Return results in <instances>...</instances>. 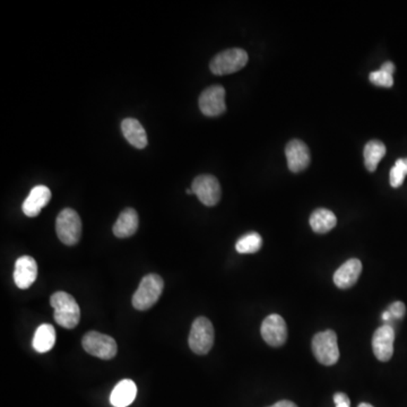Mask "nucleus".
<instances>
[{
  "instance_id": "a211bd4d",
  "label": "nucleus",
  "mask_w": 407,
  "mask_h": 407,
  "mask_svg": "<svg viewBox=\"0 0 407 407\" xmlns=\"http://www.w3.org/2000/svg\"><path fill=\"white\" fill-rule=\"evenodd\" d=\"M137 387L130 379H124L113 388L110 396L111 404L115 407H127L135 401Z\"/></svg>"
},
{
  "instance_id": "dca6fc26",
  "label": "nucleus",
  "mask_w": 407,
  "mask_h": 407,
  "mask_svg": "<svg viewBox=\"0 0 407 407\" xmlns=\"http://www.w3.org/2000/svg\"><path fill=\"white\" fill-rule=\"evenodd\" d=\"M138 214L134 208H126L119 215L118 220L113 226V233L117 238L124 239L129 238L137 231L138 228Z\"/></svg>"
},
{
  "instance_id": "cd10ccee",
  "label": "nucleus",
  "mask_w": 407,
  "mask_h": 407,
  "mask_svg": "<svg viewBox=\"0 0 407 407\" xmlns=\"http://www.w3.org/2000/svg\"><path fill=\"white\" fill-rule=\"evenodd\" d=\"M271 407H297V405L293 403V401H278L276 404L273 405Z\"/></svg>"
},
{
  "instance_id": "4be33fe9",
  "label": "nucleus",
  "mask_w": 407,
  "mask_h": 407,
  "mask_svg": "<svg viewBox=\"0 0 407 407\" xmlns=\"http://www.w3.org/2000/svg\"><path fill=\"white\" fill-rule=\"evenodd\" d=\"M261 245L263 239L259 234L257 232H250L238 240L235 249L239 254H254L261 248Z\"/></svg>"
},
{
  "instance_id": "aec40b11",
  "label": "nucleus",
  "mask_w": 407,
  "mask_h": 407,
  "mask_svg": "<svg viewBox=\"0 0 407 407\" xmlns=\"http://www.w3.org/2000/svg\"><path fill=\"white\" fill-rule=\"evenodd\" d=\"M56 330L52 325L44 323L38 327L33 337V349L39 353L49 352L55 347Z\"/></svg>"
},
{
  "instance_id": "c756f323",
  "label": "nucleus",
  "mask_w": 407,
  "mask_h": 407,
  "mask_svg": "<svg viewBox=\"0 0 407 407\" xmlns=\"http://www.w3.org/2000/svg\"><path fill=\"white\" fill-rule=\"evenodd\" d=\"M358 407H373V405L368 404V403H361Z\"/></svg>"
},
{
  "instance_id": "4468645a",
  "label": "nucleus",
  "mask_w": 407,
  "mask_h": 407,
  "mask_svg": "<svg viewBox=\"0 0 407 407\" xmlns=\"http://www.w3.org/2000/svg\"><path fill=\"white\" fill-rule=\"evenodd\" d=\"M51 200V191L46 186H37L33 188L29 196L24 200L23 213L26 217H35L42 211V208L48 205V202Z\"/></svg>"
},
{
  "instance_id": "bb28decb",
  "label": "nucleus",
  "mask_w": 407,
  "mask_h": 407,
  "mask_svg": "<svg viewBox=\"0 0 407 407\" xmlns=\"http://www.w3.org/2000/svg\"><path fill=\"white\" fill-rule=\"evenodd\" d=\"M395 65L393 63H390V61H386L382 67H380V70H385V72H389L393 75L394 72H395Z\"/></svg>"
},
{
  "instance_id": "412c9836",
  "label": "nucleus",
  "mask_w": 407,
  "mask_h": 407,
  "mask_svg": "<svg viewBox=\"0 0 407 407\" xmlns=\"http://www.w3.org/2000/svg\"><path fill=\"white\" fill-rule=\"evenodd\" d=\"M386 152H387L386 146L380 141L373 139L367 143V145L364 146L363 152L364 164L367 170L370 172H375L378 168L379 162L382 161L386 155Z\"/></svg>"
},
{
  "instance_id": "f03ea898",
  "label": "nucleus",
  "mask_w": 407,
  "mask_h": 407,
  "mask_svg": "<svg viewBox=\"0 0 407 407\" xmlns=\"http://www.w3.org/2000/svg\"><path fill=\"white\" fill-rule=\"evenodd\" d=\"M164 288V282L160 275L148 274L143 278L138 289L134 293L133 306L135 309H150L159 301Z\"/></svg>"
},
{
  "instance_id": "9b49d317",
  "label": "nucleus",
  "mask_w": 407,
  "mask_h": 407,
  "mask_svg": "<svg viewBox=\"0 0 407 407\" xmlns=\"http://www.w3.org/2000/svg\"><path fill=\"white\" fill-rule=\"evenodd\" d=\"M395 330L390 325H384L375 330L373 337V349L379 361H389L394 354Z\"/></svg>"
},
{
  "instance_id": "20e7f679",
  "label": "nucleus",
  "mask_w": 407,
  "mask_h": 407,
  "mask_svg": "<svg viewBox=\"0 0 407 407\" xmlns=\"http://www.w3.org/2000/svg\"><path fill=\"white\" fill-rule=\"evenodd\" d=\"M312 352L319 363L334 366L340 358L337 335L334 330L318 332L312 340Z\"/></svg>"
},
{
  "instance_id": "5701e85b",
  "label": "nucleus",
  "mask_w": 407,
  "mask_h": 407,
  "mask_svg": "<svg viewBox=\"0 0 407 407\" xmlns=\"http://www.w3.org/2000/svg\"><path fill=\"white\" fill-rule=\"evenodd\" d=\"M407 176V157L399 159L396 161L392 170H390L389 181L393 188H399L403 185L405 176Z\"/></svg>"
},
{
  "instance_id": "ddd939ff",
  "label": "nucleus",
  "mask_w": 407,
  "mask_h": 407,
  "mask_svg": "<svg viewBox=\"0 0 407 407\" xmlns=\"http://www.w3.org/2000/svg\"><path fill=\"white\" fill-rule=\"evenodd\" d=\"M38 278V264L34 258L23 256L15 264L14 280L18 289H29Z\"/></svg>"
},
{
  "instance_id": "9d476101",
  "label": "nucleus",
  "mask_w": 407,
  "mask_h": 407,
  "mask_svg": "<svg viewBox=\"0 0 407 407\" xmlns=\"http://www.w3.org/2000/svg\"><path fill=\"white\" fill-rule=\"evenodd\" d=\"M260 332L264 341L273 347H280L283 345L288 338V327L285 321L280 315L269 316L261 323Z\"/></svg>"
},
{
  "instance_id": "2eb2a0df",
  "label": "nucleus",
  "mask_w": 407,
  "mask_h": 407,
  "mask_svg": "<svg viewBox=\"0 0 407 407\" xmlns=\"http://www.w3.org/2000/svg\"><path fill=\"white\" fill-rule=\"evenodd\" d=\"M362 271V263L356 258L347 260L335 271L334 283L340 289H349L358 282Z\"/></svg>"
},
{
  "instance_id": "6e6552de",
  "label": "nucleus",
  "mask_w": 407,
  "mask_h": 407,
  "mask_svg": "<svg viewBox=\"0 0 407 407\" xmlns=\"http://www.w3.org/2000/svg\"><path fill=\"white\" fill-rule=\"evenodd\" d=\"M191 189L198 200L209 207L217 205L222 196L220 182L211 174H202L195 178Z\"/></svg>"
},
{
  "instance_id": "393cba45",
  "label": "nucleus",
  "mask_w": 407,
  "mask_h": 407,
  "mask_svg": "<svg viewBox=\"0 0 407 407\" xmlns=\"http://www.w3.org/2000/svg\"><path fill=\"white\" fill-rule=\"evenodd\" d=\"M388 311H389L392 317L396 318V319H401V318L404 317L405 312H406V306L401 301H397V302L390 304Z\"/></svg>"
},
{
  "instance_id": "0eeeda50",
  "label": "nucleus",
  "mask_w": 407,
  "mask_h": 407,
  "mask_svg": "<svg viewBox=\"0 0 407 407\" xmlns=\"http://www.w3.org/2000/svg\"><path fill=\"white\" fill-rule=\"evenodd\" d=\"M82 345L89 354L102 360H111L118 351L115 338L94 330L85 334Z\"/></svg>"
},
{
  "instance_id": "7c9ffc66",
  "label": "nucleus",
  "mask_w": 407,
  "mask_h": 407,
  "mask_svg": "<svg viewBox=\"0 0 407 407\" xmlns=\"http://www.w3.org/2000/svg\"><path fill=\"white\" fill-rule=\"evenodd\" d=\"M187 194L188 195H193V194H194V191H193V189H188Z\"/></svg>"
},
{
  "instance_id": "f3484780",
  "label": "nucleus",
  "mask_w": 407,
  "mask_h": 407,
  "mask_svg": "<svg viewBox=\"0 0 407 407\" xmlns=\"http://www.w3.org/2000/svg\"><path fill=\"white\" fill-rule=\"evenodd\" d=\"M122 130L124 138L127 139L128 143L133 145L134 148L139 150L146 148L148 135L138 120L134 118L124 119L122 122Z\"/></svg>"
},
{
  "instance_id": "a878e982",
  "label": "nucleus",
  "mask_w": 407,
  "mask_h": 407,
  "mask_svg": "<svg viewBox=\"0 0 407 407\" xmlns=\"http://www.w3.org/2000/svg\"><path fill=\"white\" fill-rule=\"evenodd\" d=\"M334 403L336 407H351V401L347 394L336 393L334 395Z\"/></svg>"
},
{
  "instance_id": "c85d7f7f",
  "label": "nucleus",
  "mask_w": 407,
  "mask_h": 407,
  "mask_svg": "<svg viewBox=\"0 0 407 407\" xmlns=\"http://www.w3.org/2000/svg\"><path fill=\"white\" fill-rule=\"evenodd\" d=\"M382 319H384L385 321H389L390 319H392V315H390L389 311H385L384 314H382Z\"/></svg>"
},
{
  "instance_id": "b1692460",
  "label": "nucleus",
  "mask_w": 407,
  "mask_h": 407,
  "mask_svg": "<svg viewBox=\"0 0 407 407\" xmlns=\"http://www.w3.org/2000/svg\"><path fill=\"white\" fill-rule=\"evenodd\" d=\"M369 79L373 84L377 85V86L392 87L394 85L393 75L382 70L371 72L369 75Z\"/></svg>"
},
{
  "instance_id": "f257e3e1",
  "label": "nucleus",
  "mask_w": 407,
  "mask_h": 407,
  "mask_svg": "<svg viewBox=\"0 0 407 407\" xmlns=\"http://www.w3.org/2000/svg\"><path fill=\"white\" fill-rule=\"evenodd\" d=\"M50 304L55 309L56 323L67 330L77 326L81 319V309L72 295L66 292H56L50 297Z\"/></svg>"
},
{
  "instance_id": "f8f14e48",
  "label": "nucleus",
  "mask_w": 407,
  "mask_h": 407,
  "mask_svg": "<svg viewBox=\"0 0 407 407\" xmlns=\"http://www.w3.org/2000/svg\"><path fill=\"white\" fill-rule=\"evenodd\" d=\"M286 160L290 170L295 174L306 170L310 164L309 148L300 139H292L285 148Z\"/></svg>"
},
{
  "instance_id": "6ab92c4d",
  "label": "nucleus",
  "mask_w": 407,
  "mask_h": 407,
  "mask_svg": "<svg viewBox=\"0 0 407 407\" xmlns=\"http://www.w3.org/2000/svg\"><path fill=\"white\" fill-rule=\"evenodd\" d=\"M336 224L335 214L326 208H318L310 217V226L316 233H327L335 228Z\"/></svg>"
},
{
  "instance_id": "423d86ee",
  "label": "nucleus",
  "mask_w": 407,
  "mask_h": 407,
  "mask_svg": "<svg viewBox=\"0 0 407 407\" xmlns=\"http://www.w3.org/2000/svg\"><path fill=\"white\" fill-rule=\"evenodd\" d=\"M248 63V53L243 49L234 48L217 53L212 59L209 68L215 75H228L239 72Z\"/></svg>"
},
{
  "instance_id": "7ed1b4c3",
  "label": "nucleus",
  "mask_w": 407,
  "mask_h": 407,
  "mask_svg": "<svg viewBox=\"0 0 407 407\" xmlns=\"http://www.w3.org/2000/svg\"><path fill=\"white\" fill-rule=\"evenodd\" d=\"M56 232L61 243L66 246H74L82 235V221L77 212L65 208L57 217Z\"/></svg>"
},
{
  "instance_id": "1a4fd4ad",
  "label": "nucleus",
  "mask_w": 407,
  "mask_h": 407,
  "mask_svg": "<svg viewBox=\"0 0 407 407\" xmlns=\"http://www.w3.org/2000/svg\"><path fill=\"white\" fill-rule=\"evenodd\" d=\"M200 109L207 117L221 116L226 112V90L221 85L206 89L200 96Z\"/></svg>"
},
{
  "instance_id": "39448f33",
  "label": "nucleus",
  "mask_w": 407,
  "mask_h": 407,
  "mask_svg": "<svg viewBox=\"0 0 407 407\" xmlns=\"http://www.w3.org/2000/svg\"><path fill=\"white\" fill-rule=\"evenodd\" d=\"M214 327L209 319L198 317L193 323L188 343L193 352L198 356H205L214 345Z\"/></svg>"
}]
</instances>
